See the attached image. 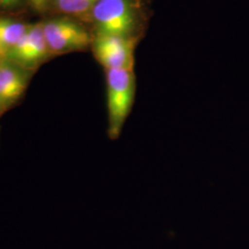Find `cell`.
<instances>
[{
    "instance_id": "6da1fadb",
    "label": "cell",
    "mask_w": 249,
    "mask_h": 249,
    "mask_svg": "<svg viewBox=\"0 0 249 249\" xmlns=\"http://www.w3.org/2000/svg\"><path fill=\"white\" fill-rule=\"evenodd\" d=\"M107 136L116 141L131 113L136 94L134 69L106 70Z\"/></svg>"
},
{
    "instance_id": "7a4b0ae2",
    "label": "cell",
    "mask_w": 249,
    "mask_h": 249,
    "mask_svg": "<svg viewBox=\"0 0 249 249\" xmlns=\"http://www.w3.org/2000/svg\"><path fill=\"white\" fill-rule=\"evenodd\" d=\"M89 16L96 36L133 37L138 24L134 0H97Z\"/></svg>"
},
{
    "instance_id": "3957f363",
    "label": "cell",
    "mask_w": 249,
    "mask_h": 249,
    "mask_svg": "<svg viewBox=\"0 0 249 249\" xmlns=\"http://www.w3.org/2000/svg\"><path fill=\"white\" fill-rule=\"evenodd\" d=\"M42 23L51 53L80 51L92 44L93 38L86 28L71 18H51Z\"/></svg>"
},
{
    "instance_id": "277c9868",
    "label": "cell",
    "mask_w": 249,
    "mask_h": 249,
    "mask_svg": "<svg viewBox=\"0 0 249 249\" xmlns=\"http://www.w3.org/2000/svg\"><path fill=\"white\" fill-rule=\"evenodd\" d=\"M91 45L96 60L105 70L134 69L133 37L96 36Z\"/></svg>"
},
{
    "instance_id": "5b68a950",
    "label": "cell",
    "mask_w": 249,
    "mask_h": 249,
    "mask_svg": "<svg viewBox=\"0 0 249 249\" xmlns=\"http://www.w3.org/2000/svg\"><path fill=\"white\" fill-rule=\"evenodd\" d=\"M51 54L45 40L43 23L30 24L26 34L7 54V58L33 71Z\"/></svg>"
},
{
    "instance_id": "8992f818",
    "label": "cell",
    "mask_w": 249,
    "mask_h": 249,
    "mask_svg": "<svg viewBox=\"0 0 249 249\" xmlns=\"http://www.w3.org/2000/svg\"><path fill=\"white\" fill-rule=\"evenodd\" d=\"M33 71L8 58L0 60V112L3 114L23 97Z\"/></svg>"
},
{
    "instance_id": "52a82bcc",
    "label": "cell",
    "mask_w": 249,
    "mask_h": 249,
    "mask_svg": "<svg viewBox=\"0 0 249 249\" xmlns=\"http://www.w3.org/2000/svg\"><path fill=\"white\" fill-rule=\"evenodd\" d=\"M30 24L9 18H0V45L7 54L26 34Z\"/></svg>"
},
{
    "instance_id": "ba28073f",
    "label": "cell",
    "mask_w": 249,
    "mask_h": 249,
    "mask_svg": "<svg viewBox=\"0 0 249 249\" xmlns=\"http://www.w3.org/2000/svg\"><path fill=\"white\" fill-rule=\"evenodd\" d=\"M55 9L65 14L83 16L89 14L97 0H53Z\"/></svg>"
},
{
    "instance_id": "9c48e42d",
    "label": "cell",
    "mask_w": 249,
    "mask_h": 249,
    "mask_svg": "<svg viewBox=\"0 0 249 249\" xmlns=\"http://www.w3.org/2000/svg\"><path fill=\"white\" fill-rule=\"evenodd\" d=\"M21 0H0V9H11L16 8Z\"/></svg>"
},
{
    "instance_id": "30bf717a",
    "label": "cell",
    "mask_w": 249,
    "mask_h": 249,
    "mask_svg": "<svg viewBox=\"0 0 249 249\" xmlns=\"http://www.w3.org/2000/svg\"><path fill=\"white\" fill-rule=\"evenodd\" d=\"M53 0H29L32 7L36 10H44Z\"/></svg>"
},
{
    "instance_id": "8fae6325",
    "label": "cell",
    "mask_w": 249,
    "mask_h": 249,
    "mask_svg": "<svg viewBox=\"0 0 249 249\" xmlns=\"http://www.w3.org/2000/svg\"><path fill=\"white\" fill-rule=\"evenodd\" d=\"M4 58H7V52L2 47V45H0V60H2Z\"/></svg>"
},
{
    "instance_id": "7c38bea8",
    "label": "cell",
    "mask_w": 249,
    "mask_h": 249,
    "mask_svg": "<svg viewBox=\"0 0 249 249\" xmlns=\"http://www.w3.org/2000/svg\"><path fill=\"white\" fill-rule=\"evenodd\" d=\"M1 114H2V113H1V112H0V116H1Z\"/></svg>"
}]
</instances>
